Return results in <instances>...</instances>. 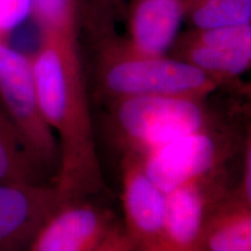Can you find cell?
Masks as SVG:
<instances>
[{"label":"cell","mask_w":251,"mask_h":251,"mask_svg":"<svg viewBox=\"0 0 251 251\" xmlns=\"http://www.w3.org/2000/svg\"><path fill=\"white\" fill-rule=\"evenodd\" d=\"M31 57L37 94L59 148L54 184L62 201L92 198L106 190L94 137L79 29L40 30Z\"/></svg>","instance_id":"1"},{"label":"cell","mask_w":251,"mask_h":251,"mask_svg":"<svg viewBox=\"0 0 251 251\" xmlns=\"http://www.w3.org/2000/svg\"><path fill=\"white\" fill-rule=\"evenodd\" d=\"M89 30L96 51L94 90L103 102L146 94L208 98L227 87L222 80L183 59L135 49L115 31L103 0L91 13Z\"/></svg>","instance_id":"2"},{"label":"cell","mask_w":251,"mask_h":251,"mask_svg":"<svg viewBox=\"0 0 251 251\" xmlns=\"http://www.w3.org/2000/svg\"><path fill=\"white\" fill-rule=\"evenodd\" d=\"M227 118L215 111L207 98L146 94L107 102L106 129L122 152L141 156Z\"/></svg>","instance_id":"3"},{"label":"cell","mask_w":251,"mask_h":251,"mask_svg":"<svg viewBox=\"0 0 251 251\" xmlns=\"http://www.w3.org/2000/svg\"><path fill=\"white\" fill-rule=\"evenodd\" d=\"M244 112L141 155L147 174L166 193L181 185L229 168L242 152Z\"/></svg>","instance_id":"4"},{"label":"cell","mask_w":251,"mask_h":251,"mask_svg":"<svg viewBox=\"0 0 251 251\" xmlns=\"http://www.w3.org/2000/svg\"><path fill=\"white\" fill-rule=\"evenodd\" d=\"M0 101L34 162L55 180L59 148L40 105L31 57L0 39Z\"/></svg>","instance_id":"5"},{"label":"cell","mask_w":251,"mask_h":251,"mask_svg":"<svg viewBox=\"0 0 251 251\" xmlns=\"http://www.w3.org/2000/svg\"><path fill=\"white\" fill-rule=\"evenodd\" d=\"M91 198L62 202L43 224L30 251H131L124 221Z\"/></svg>","instance_id":"6"},{"label":"cell","mask_w":251,"mask_h":251,"mask_svg":"<svg viewBox=\"0 0 251 251\" xmlns=\"http://www.w3.org/2000/svg\"><path fill=\"white\" fill-rule=\"evenodd\" d=\"M170 56L196 65L233 89L251 70V24L191 28L178 35Z\"/></svg>","instance_id":"7"},{"label":"cell","mask_w":251,"mask_h":251,"mask_svg":"<svg viewBox=\"0 0 251 251\" xmlns=\"http://www.w3.org/2000/svg\"><path fill=\"white\" fill-rule=\"evenodd\" d=\"M231 188L228 168L166 193L164 230L158 251H198L207 216Z\"/></svg>","instance_id":"8"},{"label":"cell","mask_w":251,"mask_h":251,"mask_svg":"<svg viewBox=\"0 0 251 251\" xmlns=\"http://www.w3.org/2000/svg\"><path fill=\"white\" fill-rule=\"evenodd\" d=\"M124 224L135 250L158 251L164 230L166 192L149 177L137 153L121 162Z\"/></svg>","instance_id":"9"},{"label":"cell","mask_w":251,"mask_h":251,"mask_svg":"<svg viewBox=\"0 0 251 251\" xmlns=\"http://www.w3.org/2000/svg\"><path fill=\"white\" fill-rule=\"evenodd\" d=\"M62 202L54 183H0V251L28 249Z\"/></svg>","instance_id":"10"},{"label":"cell","mask_w":251,"mask_h":251,"mask_svg":"<svg viewBox=\"0 0 251 251\" xmlns=\"http://www.w3.org/2000/svg\"><path fill=\"white\" fill-rule=\"evenodd\" d=\"M184 20V0H130L127 39L139 51L168 55Z\"/></svg>","instance_id":"11"},{"label":"cell","mask_w":251,"mask_h":251,"mask_svg":"<svg viewBox=\"0 0 251 251\" xmlns=\"http://www.w3.org/2000/svg\"><path fill=\"white\" fill-rule=\"evenodd\" d=\"M198 251H251V208L224 197L211 209Z\"/></svg>","instance_id":"12"},{"label":"cell","mask_w":251,"mask_h":251,"mask_svg":"<svg viewBox=\"0 0 251 251\" xmlns=\"http://www.w3.org/2000/svg\"><path fill=\"white\" fill-rule=\"evenodd\" d=\"M47 175L34 162L0 101V183L42 184Z\"/></svg>","instance_id":"13"},{"label":"cell","mask_w":251,"mask_h":251,"mask_svg":"<svg viewBox=\"0 0 251 251\" xmlns=\"http://www.w3.org/2000/svg\"><path fill=\"white\" fill-rule=\"evenodd\" d=\"M185 20L198 29L251 24V0H212L191 11Z\"/></svg>","instance_id":"14"},{"label":"cell","mask_w":251,"mask_h":251,"mask_svg":"<svg viewBox=\"0 0 251 251\" xmlns=\"http://www.w3.org/2000/svg\"><path fill=\"white\" fill-rule=\"evenodd\" d=\"M31 15L40 30L79 28L77 0H31Z\"/></svg>","instance_id":"15"},{"label":"cell","mask_w":251,"mask_h":251,"mask_svg":"<svg viewBox=\"0 0 251 251\" xmlns=\"http://www.w3.org/2000/svg\"><path fill=\"white\" fill-rule=\"evenodd\" d=\"M244 112V130L242 144V171L241 178L226 197L231 201L251 208V105L242 99Z\"/></svg>","instance_id":"16"},{"label":"cell","mask_w":251,"mask_h":251,"mask_svg":"<svg viewBox=\"0 0 251 251\" xmlns=\"http://www.w3.org/2000/svg\"><path fill=\"white\" fill-rule=\"evenodd\" d=\"M29 14L31 0H0V39H6Z\"/></svg>","instance_id":"17"},{"label":"cell","mask_w":251,"mask_h":251,"mask_svg":"<svg viewBox=\"0 0 251 251\" xmlns=\"http://www.w3.org/2000/svg\"><path fill=\"white\" fill-rule=\"evenodd\" d=\"M235 91L240 94V97L244 101H247L249 105H251V83H240L235 87Z\"/></svg>","instance_id":"18"},{"label":"cell","mask_w":251,"mask_h":251,"mask_svg":"<svg viewBox=\"0 0 251 251\" xmlns=\"http://www.w3.org/2000/svg\"><path fill=\"white\" fill-rule=\"evenodd\" d=\"M103 1L107 2V4L109 5V4H117V2L121 1V0H103Z\"/></svg>","instance_id":"19"}]
</instances>
